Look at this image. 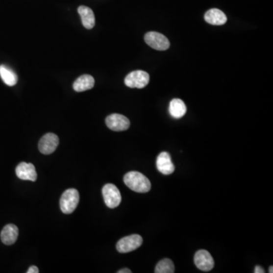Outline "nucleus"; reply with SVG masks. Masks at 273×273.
Masks as SVG:
<instances>
[{
	"label": "nucleus",
	"mask_w": 273,
	"mask_h": 273,
	"mask_svg": "<svg viewBox=\"0 0 273 273\" xmlns=\"http://www.w3.org/2000/svg\"><path fill=\"white\" fill-rule=\"evenodd\" d=\"M127 188L138 193H147L151 188V183L146 176L138 172H129L124 176Z\"/></svg>",
	"instance_id": "obj_1"
},
{
	"label": "nucleus",
	"mask_w": 273,
	"mask_h": 273,
	"mask_svg": "<svg viewBox=\"0 0 273 273\" xmlns=\"http://www.w3.org/2000/svg\"><path fill=\"white\" fill-rule=\"evenodd\" d=\"M80 200L78 191L74 188L66 190L60 199V208L62 213L71 214L75 210Z\"/></svg>",
	"instance_id": "obj_2"
},
{
	"label": "nucleus",
	"mask_w": 273,
	"mask_h": 273,
	"mask_svg": "<svg viewBox=\"0 0 273 273\" xmlns=\"http://www.w3.org/2000/svg\"><path fill=\"white\" fill-rule=\"evenodd\" d=\"M149 82V75L144 71H134L126 76L124 84L131 88L141 89L146 87Z\"/></svg>",
	"instance_id": "obj_3"
},
{
	"label": "nucleus",
	"mask_w": 273,
	"mask_h": 273,
	"mask_svg": "<svg viewBox=\"0 0 273 273\" xmlns=\"http://www.w3.org/2000/svg\"><path fill=\"white\" fill-rule=\"evenodd\" d=\"M144 41L149 47L156 50H167L170 47V42L167 37L158 32H148L144 36Z\"/></svg>",
	"instance_id": "obj_4"
},
{
	"label": "nucleus",
	"mask_w": 273,
	"mask_h": 273,
	"mask_svg": "<svg viewBox=\"0 0 273 273\" xmlns=\"http://www.w3.org/2000/svg\"><path fill=\"white\" fill-rule=\"evenodd\" d=\"M102 193L104 202L108 207L114 209L121 203V193L114 184H107L104 185Z\"/></svg>",
	"instance_id": "obj_5"
},
{
	"label": "nucleus",
	"mask_w": 273,
	"mask_h": 273,
	"mask_svg": "<svg viewBox=\"0 0 273 273\" xmlns=\"http://www.w3.org/2000/svg\"><path fill=\"white\" fill-rule=\"evenodd\" d=\"M142 243L143 238L141 235H131L119 240L116 245V249L119 253H129L137 250Z\"/></svg>",
	"instance_id": "obj_6"
},
{
	"label": "nucleus",
	"mask_w": 273,
	"mask_h": 273,
	"mask_svg": "<svg viewBox=\"0 0 273 273\" xmlns=\"http://www.w3.org/2000/svg\"><path fill=\"white\" fill-rule=\"evenodd\" d=\"M59 139L56 134L53 133H48L43 136L40 140L38 148L39 150L43 154L49 155L52 153L59 146Z\"/></svg>",
	"instance_id": "obj_7"
},
{
	"label": "nucleus",
	"mask_w": 273,
	"mask_h": 273,
	"mask_svg": "<svg viewBox=\"0 0 273 273\" xmlns=\"http://www.w3.org/2000/svg\"><path fill=\"white\" fill-rule=\"evenodd\" d=\"M106 124L109 129L114 131H123L128 129L130 127L129 119L123 115L114 114L107 116Z\"/></svg>",
	"instance_id": "obj_8"
},
{
	"label": "nucleus",
	"mask_w": 273,
	"mask_h": 273,
	"mask_svg": "<svg viewBox=\"0 0 273 273\" xmlns=\"http://www.w3.org/2000/svg\"><path fill=\"white\" fill-rule=\"evenodd\" d=\"M195 263L196 267L202 271L209 272L214 267L213 256L206 250H199L195 253Z\"/></svg>",
	"instance_id": "obj_9"
},
{
	"label": "nucleus",
	"mask_w": 273,
	"mask_h": 273,
	"mask_svg": "<svg viewBox=\"0 0 273 273\" xmlns=\"http://www.w3.org/2000/svg\"><path fill=\"white\" fill-rule=\"evenodd\" d=\"M18 178L25 181H35L37 174L35 167L32 163H21L15 170Z\"/></svg>",
	"instance_id": "obj_10"
},
{
	"label": "nucleus",
	"mask_w": 273,
	"mask_h": 273,
	"mask_svg": "<svg viewBox=\"0 0 273 273\" xmlns=\"http://www.w3.org/2000/svg\"><path fill=\"white\" fill-rule=\"evenodd\" d=\"M156 168L158 171L163 174H170L174 173V166L169 152H162L159 153L156 159Z\"/></svg>",
	"instance_id": "obj_11"
},
{
	"label": "nucleus",
	"mask_w": 273,
	"mask_h": 273,
	"mask_svg": "<svg viewBox=\"0 0 273 273\" xmlns=\"http://www.w3.org/2000/svg\"><path fill=\"white\" fill-rule=\"evenodd\" d=\"M19 228L14 224H9L4 227L1 231V240L6 245H12L17 241Z\"/></svg>",
	"instance_id": "obj_12"
},
{
	"label": "nucleus",
	"mask_w": 273,
	"mask_h": 273,
	"mask_svg": "<svg viewBox=\"0 0 273 273\" xmlns=\"http://www.w3.org/2000/svg\"><path fill=\"white\" fill-rule=\"evenodd\" d=\"M204 19L212 25H223L227 22L225 14L218 9H212L207 11L205 14Z\"/></svg>",
	"instance_id": "obj_13"
},
{
	"label": "nucleus",
	"mask_w": 273,
	"mask_h": 273,
	"mask_svg": "<svg viewBox=\"0 0 273 273\" xmlns=\"http://www.w3.org/2000/svg\"><path fill=\"white\" fill-rule=\"evenodd\" d=\"M77 12L81 16L84 27L89 30L94 28L95 26V16L92 9L89 7L81 5L78 7Z\"/></svg>",
	"instance_id": "obj_14"
},
{
	"label": "nucleus",
	"mask_w": 273,
	"mask_h": 273,
	"mask_svg": "<svg viewBox=\"0 0 273 273\" xmlns=\"http://www.w3.org/2000/svg\"><path fill=\"white\" fill-rule=\"evenodd\" d=\"M94 84H95V81H94L93 76L90 75V74H84V75L80 76L74 81V84H73V89L76 92H83V91L92 89Z\"/></svg>",
	"instance_id": "obj_15"
},
{
	"label": "nucleus",
	"mask_w": 273,
	"mask_h": 273,
	"mask_svg": "<svg viewBox=\"0 0 273 273\" xmlns=\"http://www.w3.org/2000/svg\"><path fill=\"white\" fill-rule=\"evenodd\" d=\"M169 111L170 115L174 119H181L186 114V105L181 99H173L170 102Z\"/></svg>",
	"instance_id": "obj_16"
},
{
	"label": "nucleus",
	"mask_w": 273,
	"mask_h": 273,
	"mask_svg": "<svg viewBox=\"0 0 273 273\" xmlns=\"http://www.w3.org/2000/svg\"><path fill=\"white\" fill-rule=\"evenodd\" d=\"M0 77L6 85L9 87L15 85L18 82V76L9 67L2 65L0 66Z\"/></svg>",
	"instance_id": "obj_17"
},
{
	"label": "nucleus",
	"mask_w": 273,
	"mask_h": 273,
	"mask_svg": "<svg viewBox=\"0 0 273 273\" xmlns=\"http://www.w3.org/2000/svg\"><path fill=\"white\" fill-rule=\"evenodd\" d=\"M156 273H174V266L170 259H163L160 260L155 268Z\"/></svg>",
	"instance_id": "obj_18"
},
{
	"label": "nucleus",
	"mask_w": 273,
	"mask_h": 273,
	"mask_svg": "<svg viewBox=\"0 0 273 273\" xmlns=\"http://www.w3.org/2000/svg\"><path fill=\"white\" fill-rule=\"evenodd\" d=\"M27 273H39V269L36 266H31L27 270Z\"/></svg>",
	"instance_id": "obj_19"
},
{
	"label": "nucleus",
	"mask_w": 273,
	"mask_h": 273,
	"mask_svg": "<svg viewBox=\"0 0 273 273\" xmlns=\"http://www.w3.org/2000/svg\"><path fill=\"white\" fill-rule=\"evenodd\" d=\"M254 273H264L265 271L263 268H262L260 266H256L255 267L254 271H253Z\"/></svg>",
	"instance_id": "obj_20"
},
{
	"label": "nucleus",
	"mask_w": 273,
	"mask_h": 273,
	"mask_svg": "<svg viewBox=\"0 0 273 273\" xmlns=\"http://www.w3.org/2000/svg\"><path fill=\"white\" fill-rule=\"evenodd\" d=\"M118 273H131V271L129 269H123V270H119Z\"/></svg>",
	"instance_id": "obj_21"
},
{
	"label": "nucleus",
	"mask_w": 273,
	"mask_h": 273,
	"mask_svg": "<svg viewBox=\"0 0 273 273\" xmlns=\"http://www.w3.org/2000/svg\"><path fill=\"white\" fill-rule=\"evenodd\" d=\"M269 273H273V266H271V267H270V270H269Z\"/></svg>",
	"instance_id": "obj_22"
}]
</instances>
